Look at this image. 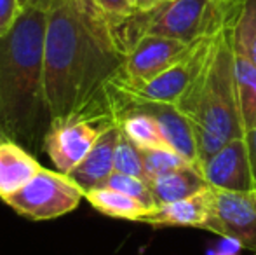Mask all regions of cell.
Listing matches in <instances>:
<instances>
[{"instance_id":"ac0fdd59","label":"cell","mask_w":256,"mask_h":255,"mask_svg":"<svg viewBox=\"0 0 256 255\" xmlns=\"http://www.w3.org/2000/svg\"><path fill=\"white\" fill-rule=\"evenodd\" d=\"M142 157L148 184L180 168L188 166V163L171 149H142Z\"/></svg>"},{"instance_id":"9c48e42d","label":"cell","mask_w":256,"mask_h":255,"mask_svg":"<svg viewBox=\"0 0 256 255\" xmlns=\"http://www.w3.org/2000/svg\"><path fill=\"white\" fill-rule=\"evenodd\" d=\"M190 46L192 44L160 35H143L126 55L118 81L129 88L145 84L178 62Z\"/></svg>"},{"instance_id":"7a4b0ae2","label":"cell","mask_w":256,"mask_h":255,"mask_svg":"<svg viewBox=\"0 0 256 255\" xmlns=\"http://www.w3.org/2000/svg\"><path fill=\"white\" fill-rule=\"evenodd\" d=\"M48 0L23 7L0 37V133L28 152L44 150L52 126L46 93Z\"/></svg>"},{"instance_id":"2e32d148","label":"cell","mask_w":256,"mask_h":255,"mask_svg":"<svg viewBox=\"0 0 256 255\" xmlns=\"http://www.w3.org/2000/svg\"><path fill=\"white\" fill-rule=\"evenodd\" d=\"M86 199L91 203L103 215L114 218H126V220L140 222L143 217L154 213L152 208L143 204L136 197H131L124 192H118L110 187H100L86 192Z\"/></svg>"},{"instance_id":"4316f807","label":"cell","mask_w":256,"mask_h":255,"mask_svg":"<svg viewBox=\"0 0 256 255\" xmlns=\"http://www.w3.org/2000/svg\"><path fill=\"white\" fill-rule=\"evenodd\" d=\"M208 255H228V253H223V252H220V250L214 246V248H209V250H208Z\"/></svg>"},{"instance_id":"8fae6325","label":"cell","mask_w":256,"mask_h":255,"mask_svg":"<svg viewBox=\"0 0 256 255\" xmlns=\"http://www.w3.org/2000/svg\"><path fill=\"white\" fill-rule=\"evenodd\" d=\"M115 91L128 102L138 105L145 112L155 117V121L160 126V131L164 135L168 145L174 150L178 156H182L190 166L197 168L200 171V159L199 152H197V142H196V133L194 126L183 114L176 110L174 105H168V103H152V102H143V100H136L122 93L120 89L115 86Z\"/></svg>"},{"instance_id":"4fadbf2b","label":"cell","mask_w":256,"mask_h":255,"mask_svg":"<svg viewBox=\"0 0 256 255\" xmlns=\"http://www.w3.org/2000/svg\"><path fill=\"white\" fill-rule=\"evenodd\" d=\"M214 191L212 187L202 189L185 199L174 201L158 206L148 217H143L142 224H148L154 227H199L206 229L212 211Z\"/></svg>"},{"instance_id":"30bf717a","label":"cell","mask_w":256,"mask_h":255,"mask_svg":"<svg viewBox=\"0 0 256 255\" xmlns=\"http://www.w3.org/2000/svg\"><path fill=\"white\" fill-rule=\"evenodd\" d=\"M200 173L208 185L214 189H223V191L256 189L244 138H236L226 143L220 152L206 161L200 168Z\"/></svg>"},{"instance_id":"d6986e66","label":"cell","mask_w":256,"mask_h":255,"mask_svg":"<svg viewBox=\"0 0 256 255\" xmlns=\"http://www.w3.org/2000/svg\"><path fill=\"white\" fill-rule=\"evenodd\" d=\"M114 170L117 171V173L129 175V177H136V178H142V180L148 182L145 175V168H143L142 149H138L124 133H120L117 149H115Z\"/></svg>"},{"instance_id":"277c9868","label":"cell","mask_w":256,"mask_h":255,"mask_svg":"<svg viewBox=\"0 0 256 255\" xmlns=\"http://www.w3.org/2000/svg\"><path fill=\"white\" fill-rule=\"evenodd\" d=\"M242 6L228 7L218 0H169L148 13L138 11L136 18L142 35H160L194 44L218 34L230 16L240 13Z\"/></svg>"},{"instance_id":"ffe728a7","label":"cell","mask_w":256,"mask_h":255,"mask_svg":"<svg viewBox=\"0 0 256 255\" xmlns=\"http://www.w3.org/2000/svg\"><path fill=\"white\" fill-rule=\"evenodd\" d=\"M236 42L256 65V0H246L236 23Z\"/></svg>"},{"instance_id":"603a6c76","label":"cell","mask_w":256,"mask_h":255,"mask_svg":"<svg viewBox=\"0 0 256 255\" xmlns=\"http://www.w3.org/2000/svg\"><path fill=\"white\" fill-rule=\"evenodd\" d=\"M21 9L20 0H0V37L9 34V30L14 27Z\"/></svg>"},{"instance_id":"d4e9b609","label":"cell","mask_w":256,"mask_h":255,"mask_svg":"<svg viewBox=\"0 0 256 255\" xmlns=\"http://www.w3.org/2000/svg\"><path fill=\"white\" fill-rule=\"evenodd\" d=\"M132 2H134L136 11H140V13H148V11L155 9V7L160 4V0H132Z\"/></svg>"},{"instance_id":"7c38bea8","label":"cell","mask_w":256,"mask_h":255,"mask_svg":"<svg viewBox=\"0 0 256 255\" xmlns=\"http://www.w3.org/2000/svg\"><path fill=\"white\" fill-rule=\"evenodd\" d=\"M122 129L118 124H114L103 131L89 154L68 173V177L78 185L84 192L92 189L104 187L106 180L114 173V157L117 149L118 138H120Z\"/></svg>"},{"instance_id":"83f0119b","label":"cell","mask_w":256,"mask_h":255,"mask_svg":"<svg viewBox=\"0 0 256 255\" xmlns=\"http://www.w3.org/2000/svg\"><path fill=\"white\" fill-rule=\"evenodd\" d=\"M34 2H37V0H20V6L26 7V6H30V4H34Z\"/></svg>"},{"instance_id":"1f68e13d","label":"cell","mask_w":256,"mask_h":255,"mask_svg":"<svg viewBox=\"0 0 256 255\" xmlns=\"http://www.w3.org/2000/svg\"><path fill=\"white\" fill-rule=\"evenodd\" d=\"M254 255H256V253H254Z\"/></svg>"},{"instance_id":"52a82bcc","label":"cell","mask_w":256,"mask_h":255,"mask_svg":"<svg viewBox=\"0 0 256 255\" xmlns=\"http://www.w3.org/2000/svg\"><path fill=\"white\" fill-rule=\"evenodd\" d=\"M117 124L110 117H77L52 123L44 140V150L60 173L68 175L94 147L110 126Z\"/></svg>"},{"instance_id":"cb8c5ba5","label":"cell","mask_w":256,"mask_h":255,"mask_svg":"<svg viewBox=\"0 0 256 255\" xmlns=\"http://www.w3.org/2000/svg\"><path fill=\"white\" fill-rule=\"evenodd\" d=\"M244 142H246V147H248V156H250L251 173H253L254 184H256V126L251 128L250 131H246V135H244Z\"/></svg>"},{"instance_id":"6da1fadb","label":"cell","mask_w":256,"mask_h":255,"mask_svg":"<svg viewBox=\"0 0 256 255\" xmlns=\"http://www.w3.org/2000/svg\"><path fill=\"white\" fill-rule=\"evenodd\" d=\"M126 62L114 25L94 0H48L46 93L52 123L110 117Z\"/></svg>"},{"instance_id":"484cf974","label":"cell","mask_w":256,"mask_h":255,"mask_svg":"<svg viewBox=\"0 0 256 255\" xmlns=\"http://www.w3.org/2000/svg\"><path fill=\"white\" fill-rule=\"evenodd\" d=\"M220 4H223V6H228V7H240L242 4L237 2V0H218Z\"/></svg>"},{"instance_id":"5b68a950","label":"cell","mask_w":256,"mask_h":255,"mask_svg":"<svg viewBox=\"0 0 256 255\" xmlns=\"http://www.w3.org/2000/svg\"><path fill=\"white\" fill-rule=\"evenodd\" d=\"M86 199V192L60 171L40 168L16 192L4 197L16 213L32 220H49L66 215Z\"/></svg>"},{"instance_id":"8992f818","label":"cell","mask_w":256,"mask_h":255,"mask_svg":"<svg viewBox=\"0 0 256 255\" xmlns=\"http://www.w3.org/2000/svg\"><path fill=\"white\" fill-rule=\"evenodd\" d=\"M212 37H206L194 42L188 48V51L178 62L172 63L168 70H164L162 74H158L157 77H154L152 81L145 82V84L136 86V88H129V86L122 84L120 81H117L115 86L122 93L131 96V98L143 100V102H152V103L176 105V102L185 95V91L190 88V84L197 77L200 68L204 67L209 48H211Z\"/></svg>"},{"instance_id":"7402d4cb","label":"cell","mask_w":256,"mask_h":255,"mask_svg":"<svg viewBox=\"0 0 256 255\" xmlns=\"http://www.w3.org/2000/svg\"><path fill=\"white\" fill-rule=\"evenodd\" d=\"M94 2L98 4L104 16L110 20L115 30L136 14V7L132 0H94Z\"/></svg>"},{"instance_id":"5bb4252c","label":"cell","mask_w":256,"mask_h":255,"mask_svg":"<svg viewBox=\"0 0 256 255\" xmlns=\"http://www.w3.org/2000/svg\"><path fill=\"white\" fill-rule=\"evenodd\" d=\"M40 164L24 147L12 140L0 138V197L21 189L38 170Z\"/></svg>"},{"instance_id":"3957f363","label":"cell","mask_w":256,"mask_h":255,"mask_svg":"<svg viewBox=\"0 0 256 255\" xmlns=\"http://www.w3.org/2000/svg\"><path fill=\"white\" fill-rule=\"evenodd\" d=\"M239 14L230 16L212 37L204 67L174 105L194 128L206 129L226 143L244 138L236 79V23Z\"/></svg>"},{"instance_id":"4dcf8cb0","label":"cell","mask_w":256,"mask_h":255,"mask_svg":"<svg viewBox=\"0 0 256 255\" xmlns=\"http://www.w3.org/2000/svg\"><path fill=\"white\" fill-rule=\"evenodd\" d=\"M2 136H4V135H2V133H0V138H2Z\"/></svg>"},{"instance_id":"44dd1931","label":"cell","mask_w":256,"mask_h":255,"mask_svg":"<svg viewBox=\"0 0 256 255\" xmlns=\"http://www.w3.org/2000/svg\"><path fill=\"white\" fill-rule=\"evenodd\" d=\"M104 187L115 189V191H118V192H124L131 197H136V199L142 201L143 204L152 208L154 211L157 210V203H155V199H154L152 187H150L148 182L142 180V178L129 177V175H122V173L114 171L112 177L106 180V184H104Z\"/></svg>"},{"instance_id":"f1b7e54d","label":"cell","mask_w":256,"mask_h":255,"mask_svg":"<svg viewBox=\"0 0 256 255\" xmlns=\"http://www.w3.org/2000/svg\"><path fill=\"white\" fill-rule=\"evenodd\" d=\"M237 2H240V4H244V2H246V0H237Z\"/></svg>"},{"instance_id":"f546056e","label":"cell","mask_w":256,"mask_h":255,"mask_svg":"<svg viewBox=\"0 0 256 255\" xmlns=\"http://www.w3.org/2000/svg\"><path fill=\"white\" fill-rule=\"evenodd\" d=\"M160 2H169V0H160Z\"/></svg>"},{"instance_id":"e0dca14e","label":"cell","mask_w":256,"mask_h":255,"mask_svg":"<svg viewBox=\"0 0 256 255\" xmlns=\"http://www.w3.org/2000/svg\"><path fill=\"white\" fill-rule=\"evenodd\" d=\"M236 79L244 135L256 126V65L236 42Z\"/></svg>"},{"instance_id":"9a60e30c","label":"cell","mask_w":256,"mask_h":255,"mask_svg":"<svg viewBox=\"0 0 256 255\" xmlns=\"http://www.w3.org/2000/svg\"><path fill=\"white\" fill-rule=\"evenodd\" d=\"M150 187H152L154 199L158 208L162 204L174 203V201L194 196V194L200 192L209 185L202 177V173L197 168L188 164V166H183L180 170L172 171V173L166 175V177L154 180Z\"/></svg>"},{"instance_id":"ba28073f","label":"cell","mask_w":256,"mask_h":255,"mask_svg":"<svg viewBox=\"0 0 256 255\" xmlns=\"http://www.w3.org/2000/svg\"><path fill=\"white\" fill-rule=\"evenodd\" d=\"M212 211L206 231L222 238H234L256 253V189L223 191L214 189Z\"/></svg>"}]
</instances>
